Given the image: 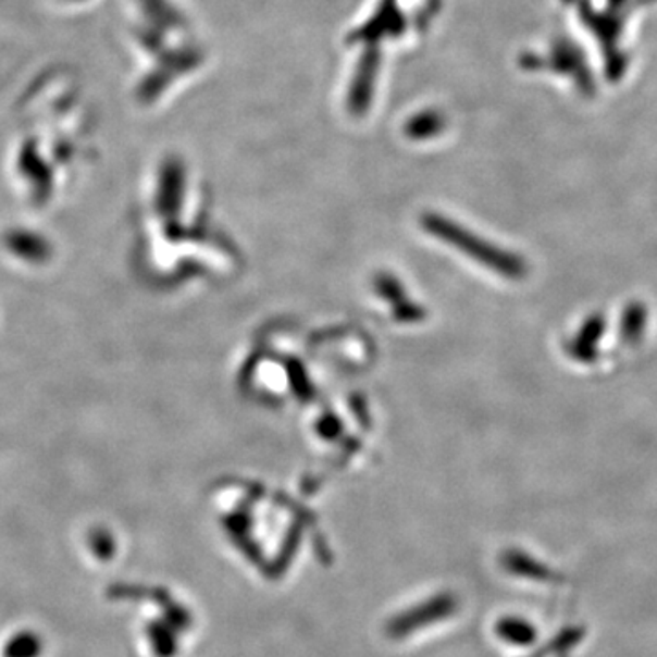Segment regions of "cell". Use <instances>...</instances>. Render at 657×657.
<instances>
[{"mask_svg": "<svg viewBox=\"0 0 657 657\" xmlns=\"http://www.w3.org/2000/svg\"><path fill=\"white\" fill-rule=\"evenodd\" d=\"M46 640L32 627H15L0 635V657H45Z\"/></svg>", "mask_w": 657, "mask_h": 657, "instance_id": "6da1fadb", "label": "cell"}]
</instances>
